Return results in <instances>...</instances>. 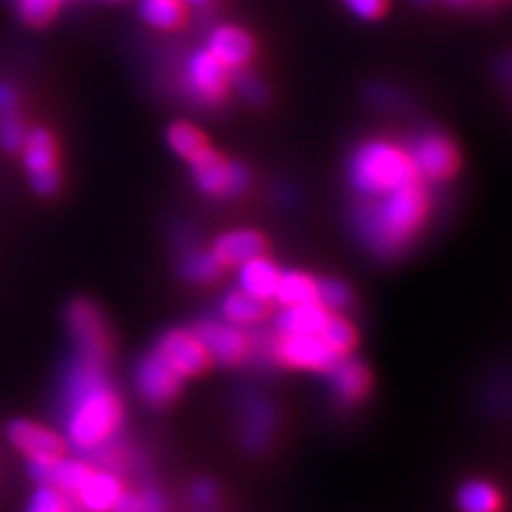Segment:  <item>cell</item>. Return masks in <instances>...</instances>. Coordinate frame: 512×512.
I'll return each mask as SVG.
<instances>
[{
  "label": "cell",
  "instance_id": "obj_7",
  "mask_svg": "<svg viewBox=\"0 0 512 512\" xmlns=\"http://www.w3.org/2000/svg\"><path fill=\"white\" fill-rule=\"evenodd\" d=\"M186 84L199 103L220 105L231 88V71L207 50H199L186 62Z\"/></svg>",
  "mask_w": 512,
  "mask_h": 512
},
{
  "label": "cell",
  "instance_id": "obj_25",
  "mask_svg": "<svg viewBox=\"0 0 512 512\" xmlns=\"http://www.w3.org/2000/svg\"><path fill=\"white\" fill-rule=\"evenodd\" d=\"M169 146L173 148L175 154H180L186 160H192L203 150L210 148V141H207V135L197 128L195 124L188 122H175L169 126L167 131Z\"/></svg>",
  "mask_w": 512,
  "mask_h": 512
},
{
  "label": "cell",
  "instance_id": "obj_30",
  "mask_svg": "<svg viewBox=\"0 0 512 512\" xmlns=\"http://www.w3.org/2000/svg\"><path fill=\"white\" fill-rule=\"evenodd\" d=\"M350 301L352 293L344 282L335 278L318 280V303L329 312H342L344 308L350 306Z\"/></svg>",
  "mask_w": 512,
  "mask_h": 512
},
{
  "label": "cell",
  "instance_id": "obj_37",
  "mask_svg": "<svg viewBox=\"0 0 512 512\" xmlns=\"http://www.w3.org/2000/svg\"><path fill=\"white\" fill-rule=\"evenodd\" d=\"M446 3L451 7H466L472 3V0H446Z\"/></svg>",
  "mask_w": 512,
  "mask_h": 512
},
{
  "label": "cell",
  "instance_id": "obj_38",
  "mask_svg": "<svg viewBox=\"0 0 512 512\" xmlns=\"http://www.w3.org/2000/svg\"><path fill=\"white\" fill-rule=\"evenodd\" d=\"M184 3H190V5H205L207 0H184Z\"/></svg>",
  "mask_w": 512,
  "mask_h": 512
},
{
  "label": "cell",
  "instance_id": "obj_16",
  "mask_svg": "<svg viewBox=\"0 0 512 512\" xmlns=\"http://www.w3.org/2000/svg\"><path fill=\"white\" fill-rule=\"evenodd\" d=\"M280 274L282 271L278 269V265L274 261H269L263 254V256H256V259H250V261L239 265L237 282L244 293L267 303L276 295Z\"/></svg>",
  "mask_w": 512,
  "mask_h": 512
},
{
  "label": "cell",
  "instance_id": "obj_26",
  "mask_svg": "<svg viewBox=\"0 0 512 512\" xmlns=\"http://www.w3.org/2000/svg\"><path fill=\"white\" fill-rule=\"evenodd\" d=\"M224 265L216 259L212 250H192L184 256L182 274L195 284H210L220 278Z\"/></svg>",
  "mask_w": 512,
  "mask_h": 512
},
{
  "label": "cell",
  "instance_id": "obj_29",
  "mask_svg": "<svg viewBox=\"0 0 512 512\" xmlns=\"http://www.w3.org/2000/svg\"><path fill=\"white\" fill-rule=\"evenodd\" d=\"M167 502L156 491L143 493H122V498L111 512H165Z\"/></svg>",
  "mask_w": 512,
  "mask_h": 512
},
{
  "label": "cell",
  "instance_id": "obj_13",
  "mask_svg": "<svg viewBox=\"0 0 512 512\" xmlns=\"http://www.w3.org/2000/svg\"><path fill=\"white\" fill-rule=\"evenodd\" d=\"M26 167L30 171V180L39 195L50 197L58 190L60 178L56 171V148L52 135L45 128H37L24 139Z\"/></svg>",
  "mask_w": 512,
  "mask_h": 512
},
{
  "label": "cell",
  "instance_id": "obj_39",
  "mask_svg": "<svg viewBox=\"0 0 512 512\" xmlns=\"http://www.w3.org/2000/svg\"><path fill=\"white\" fill-rule=\"evenodd\" d=\"M416 3H429V0H416Z\"/></svg>",
  "mask_w": 512,
  "mask_h": 512
},
{
  "label": "cell",
  "instance_id": "obj_36",
  "mask_svg": "<svg viewBox=\"0 0 512 512\" xmlns=\"http://www.w3.org/2000/svg\"><path fill=\"white\" fill-rule=\"evenodd\" d=\"M500 71H502V75L508 79V82H512V56L502 64Z\"/></svg>",
  "mask_w": 512,
  "mask_h": 512
},
{
  "label": "cell",
  "instance_id": "obj_19",
  "mask_svg": "<svg viewBox=\"0 0 512 512\" xmlns=\"http://www.w3.org/2000/svg\"><path fill=\"white\" fill-rule=\"evenodd\" d=\"M333 380V389L338 393L344 404H359L361 399L370 391V372L365 370V365L350 359L342 357L338 363H335L333 370L329 372Z\"/></svg>",
  "mask_w": 512,
  "mask_h": 512
},
{
  "label": "cell",
  "instance_id": "obj_34",
  "mask_svg": "<svg viewBox=\"0 0 512 512\" xmlns=\"http://www.w3.org/2000/svg\"><path fill=\"white\" fill-rule=\"evenodd\" d=\"M235 84H237L239 92H242V96H244V99H246L248 103L261 105V103L267 101V90H265V86H263L254 75L246 73L244 69L239 71V75L235 77Z\"/></svg>",
  "mask_w": 512,
  "mask_h": 512
},
{
  "label": "cell",
  "instance_id": "obj_23",
  "mask_svg": "<svg viewBox=\"0 0 512 512\" xmlns=\"http://www.w3.org/2000/svg\"><path fill=\"white\" fill-rule=\"evenodd\" d=\"M141 15L158 30H178L186 24L184 0H141Z\"/></svg>",
  "mask_w": 512,
  "mask_h": 512
},
{
  "label": "cell",
  "instance_id": "obj_18",
  "mask_svg": "<svg viewBox=\"0 0 512 512\" xmlns=\"http://www.w3.org/2000/svg\"><path fill=\"white\" fill-rule=\"evenodd\" d=\"M331 312L318 301L303 303L295 308H282L276 318V329L280 335H320L327 325Z\"/></svg>",
  "mask_w": 512,
  "mask_h": 512
},
{
  "label": "cell",
  "instance_id": "obj_31",
  "mask_svg": "<svg viewBox=\"0 0 512 512\" xmlns=\"http://www.w3.org/2000/svg\"><path fill=\"white\" fill-rule=\"evenodd\" d=\"M28 512H73L69 495H64L52 485H43L30 502Z\"/></svg>",
  "mask_w": 512,
  "mask_h": 512
},
{
  "label": "cell",
  "instance_id": "obj_9",
  "mask_svg": "<svg viewBox=\"0 0 512 512\" xmlns=\"http://www.w3.org/2000/svg\"><path fill=\"white\" fill-rule=\"evenodd\" d=\"M197 338L205 346L210 359L222 365H239L252 355V338L244 331V327H235L231 323H216V320H205L195 329Z\"/></svg>",
  "mask_w": 512,
  "mask_h": 512
},
{
  "label": "cell",
  "instance_id": "obj_35",
  "mask_svg": "<svg viewBox=\"0 0 512 512\" xmlns=\"http://www.w3.org/2000/svg\"><path fill=\"white\" fill-rule=\"evenodd\" d=\"M216 500V491L210 483H199L192 491V502H195L199 508H207Z\"/></svg>",
  "mask_w": 512,
  "mask_h": 512
},
{
  "label": "cell",
  "instance_id": "obj_27",
  "mask_svg": "<svg viewBox=\"0 0 512 512\" xmlns=\"http://www.w3.org/2000/svg\"><path fill=\"white\" fill-rule=\"evenodd\" d=\"M92 466L84 461H67L60 459L58 463H54L52 468V478L50 485L56 487L58 491H62L64 495H75L79 491V487L84 485V480L92 474Z\"/></svg>",
  "mask_w": 512,
  "mask_h": 512
},
{
  "label": "cell",
  "instance_id": "obj_5",
  "mask_svg": "<svg viewBox=\"0 0 512 512\" xmlns=\"http://www.w3.org/2000/svg\"><path fill=\"white\" fill-rule=\"evenodd\" d=\"M69 331L79 359L107 365L111 359V338L101 310L88 299H75L69 312Z\"/></svg>",
  "mask_w": 512,
  "mask_h": 512
},
{
  "label": "cell",
  "instance_id": "obj_33",
  "mask_svg": "<svg viewBox=\"0 0 512 512\" xmlns=\"http://www.w3.org/2000/svg\"><path fill=\"white\" fill-rule=\"evenodd\" d=\"M342 3L361 20H380L389 9V0H342Z\"/></svg>",
  "mask_w": 512,
  "mask_h": 512
},
{
  "label": "cell",
  "instance_id": "obj_2",
  "mask_svg": "<svg viewBox=\"0 0 512 512\" xmlns=\"http://www.w3.org/2000/svg\"><path fill=\"white\" fill-rule=\"evenodd\" d=\"M429 216V195L423 182L365 199L355 216L363 242L380 256H395L410 246Z\"/></svg>",
  "mask_w": 512,
  "mask_h": 512
},
{
  "label": "cell",
  "instance_id": "obj_3",
  "mask_svg": "<svg viewBox=\"0 0 512 512\" xmlns=\"http://www.w3.org/2000/svg\"><path fill=\"white\" fill-rule=\"evenodd\" d=\"M348 180L363 199L382 197L397 188L421 182L410 152L387 139L361 143L348 163Z\"/></svg>",
  "mask_w": 512,
  "mask_h": 512
},
{
  "label": "cell",
  "instance_id": "obj_11",
  "mask_svg": "<svg viewBox=\"0 0 512 512\" xmlns=\"http://www.w3.org/2000/svg\"><path fill=\"white\" fill-rule=\"evenodd\" d=\"M182 376L152 350L146 359H141L137 367V389L139 395L154 408L171 404L182 389Z\"/></svg>",
  "mask_w": 512,
  "mask_h": 512
},
{
  "label": "cell",
  "instance_id": "obj_28",
  "mask_svg": "<svg viewBox=\"0 0 512 512\" xmlns=\"http://www.w3.org/2000/svg\"><path fill=\"white\" fill-rule=\"evenodd\" d=\"M320 338L329 344L333 352H338L340 357H346L357 344V331L350 325V320L331 312L323 333H320Z\"/></svg>",
  "mask_w": 512,
  "mask_h": 512
},
{
  "label": "cell",
  "instance_id": "obj_24",
  "mask_svg": "<svg viewBox=\"0 0 512 512\" xmlns=\"http://www.w3.org/2000/svg\"><path fill=\"white\" fill-rule=\"evenodd\" d=\"M459 506L463 512H500L502 495L483 480H472L459 491Z\"/></svg>",
  "mask_w": 512,
  "mask_h": 512
},
{
  "label": "cell",
  "instance_id": "obj_20",
  "mask_svg": "<svg viewBox=\"0 0 512 512\" xmlns=\"http://www.w3.org/2000/svg\"><path fill=\"white\" fill-rule=\"evenodd\" d=\"M274 299L282 308H295L303 303L318 301V280L301 271H286L280 274Z\"/></svg>",
  "mask_w": 512,
  "mask_h": 512
},
{
  "label": "cell",
  "instance_id": "obj_4",
  "mask_svg": "<svg viewBox=\"0 0 512 512\" xmlns=\"http://www.w3.org/2000/svg\"><path fill=\"white\" fill-rule=\"evenodd\" d=\"M188 163L192 169V180L207 197L233 199L246 192L252 184L248 167L212 148L203 150Z\"/></svg>",
  "mask_w": 512,
  "mask_h": 512
},
{
  "label": "cell",
  "instance_id": "obj_6",
  "mask_svg": "<svg viewBox=\"0 0 512 512\" xmlns=\"http://www.w3.org/2000/svg\"><path fill=\"white\" fill-rule=\"evenodd\" d=\"M410 158L421 182L451 180L459 169V150L451 137L438 131H427L416 137Z\"/></svg>",
  "mask_w": 512,
  "mask_h": 512
},
{
  "label": "cell",
  "instance_id": "obj_17",
  "mask_svg": "<svg viewBox=\"0 0 512 512\" xmlns=\"http://www.w3.org/2000/svg\"><path fill=\"white\" fill-rule=\"evenodd\" d=\"M122 493L124 489L120 478L109 472L92 470L84 485L75 493V498L88 512H111L122 498Z\"/></svg>",
  "mask_w": 512,
  "mask_h": 512
},
{
  "label": "cell",
  "instance_id": "obj_21",
  "mask_svg": "<svg viewBox=\"0 0 512 512\" xmlns=\"http://www.w3.org/2000/svg\"><path fill=\"white\" fill-rule=\"evenodd\" d=\"M222 316L227 323L235 327H252L259 325L267 316V303L254 299L252 295L239 291H231L222 301Z\"/></svg>",
  "mask_w": 512,
  "mask_h": 512
},
{
  "label": "cell",
  "instance_id": "obj_22",
  "mask_svg": "<svg viewBox=\"0 0 512 512\" xmlns=\"http://www.w3.org/2000/svg\"><path fill=\"white\" fill-rule=\"evenodd\" d=\"M24 139L26 131L15 94L7 84H0V143L9 152H15L24 146Z\"/></svg>",
  "mask_w": 512,
  "mask_h": 512
},
{
  "label": "cell",
  "instance_id": "obj_32",
  "mask_svg": "<svg viewBox=\"0 0 512 512\" xmlns=\"http://www.w3.org/2000/svg\"><path fill=\"white\" fill-rule=\"evenodd\" d=\"M60 7V0H20L22 18L32 26H45Z\"/></svg>",
  "mask_w": 512,
  "mask_h": 512
},
{
  "label": "cell",
  "instance_id": "obj_10",
  "mask_svg": "<svg viewBox=\"0 0 512 512\" xmlns=\"http://www.w3.org/2000/svg\"><path fill=\"white\" fill-rule=\"evenodd\" d=\"M154 350L182 378L199 376L201 372L207 370V365L212 361L210 355H207L205 346L197 338V333L186 331V329H173L165 333Z\"/></svg>",
  "mask_w": 512,
  "mask_h": 512
},
{
  "label": "cell",
  "instance_id": "obj_8",
  "mask_svg": "<svg viewBox=\"0 0 512 512\" xmlns=\"http://www.w3.org/2000/svg\"><path fill=\"white\" fill-rule=\"evenodd\" d=\"M274 355L284 365L323 374H329L335 363L342 359L320 335H280V342L274 346Z\"/></svg>",
  "mask_w": 512,
  "mask_h": 512
},
{
  "label": "cell",
  "instance_id": "obj_12",
  "mask_svg": "<svg viewBox=\"0 0 512 512\" xmlns=\"http://www.w3.org/2000/svg\"><path fill=\"white\" fill-rule=\"evenodd\" d=\"M9 440L30 463H45L54 466L67 455V442L54 431L30 421H13L9 425Z\"/></svg>",
  "mask_w": 512,
  "mask_h": 512
},
{
  "label": "cell",
  "instance_id": "obj_1",
  "mask_svg": "<svg viewBox=\"0 0 512 512\" xmlns=\"http://www.w3.org/2000/svg\"><path fill=\"white\" fill-rule=\"evenodd\" d=\"M67 425L69 442L79 451H103L124 419L122 399L107 374V365L75 357L67 380Z\"/></svg>",
  "mask_w": 512,
  "mask_h": 512
},
{
  "label": "cell",
  "instance_id": "obj_15",
  "mask_svg": "<svg viewBox=\"0 0 512 512\" xmlns=\"http://www.w3.org/2000/svg\"><path fill=\"white\" fill-rule=\"evenodd\" d=\"M212 252L224 267H239L256 256H263L267 252V242L261 233L252 229H237L220 235Z\"/></svg>",
  "mask_w": 512,
  "mask_h": 512
},
{
  "label": "cell",
  "instance_id": "obj_14",
  "mask_svg": "<svg viewBox=\"0 0 512 512\" xmlns=\"http://www.w3.org/2000/svg\"><path fill=\"white\" fill-rule=\"evenodd\" d=\"M207 52L220 60L229 71L246 69L256 54V43L248 30L235 24L216 26L207 41Z\"/></svg>",
  "mask_w": 512,
  "mask_h": 512
}]
</instances>
